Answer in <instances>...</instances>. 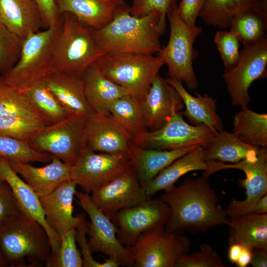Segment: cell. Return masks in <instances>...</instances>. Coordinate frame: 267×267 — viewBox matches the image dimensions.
I'll return each mask as SVG.
<instances>
[{
  "instance_id": "cell-1",
  "label": "cell",
  "mask_w": 267,
  "mask_h": 267,
  "mask_svg": "<svg viewBox=\"0 0 267 267\" xmlns=\"http://www.w3.org/2000/svg\"><path fill=\"white\" fill-rule=\"evenodd\" d=\"M158 199L170 210L165 225L168 232H204L217 225L229 223L218 195L210 185L208 177L203 175L185 179L179 186L165 191Z\"/></svg>"
},
{
  "instance_id": "cell-2",
  "label": "cell",
  "mask_w": 267,
  "mask_h": 267,
  "mask_svg": "<svg viewBox=\"0 0 267 267\" xmlns=\"http://www.w3.org/2000/svg\"><path fill=\"white\" fill-rule=\"evenodd\" d=\"M127 5L105 27L93 30V37L104 53H133L149 55L160 50V38L166 27V15L154 11L137 17Z\"/></svg>"
},
{
  "instance_id": "cell-3",
  "label": "cell",
  "mask_w": 267,
  "mask_h": 267,
  "mask_svg": "<svg viewBox=\"0 0 267 267\" xmlns=\"http://www.w3.org/2000/svg\"><path fill=\"white\" fill-rule=\"evenodd\" d=\"M0 253L8 267H38L47 261L51 248L42 225L22 212L0 228Z\"/></svg>"
},
{
  "instance_id": "cell-4",
  "label": "cell",
  "mask_w": 267,
  "mask_h": 267,
  "mask_svg": "<svg viewBox=\"0 0 267 267\" xmlns=\"http://www.w3.org/2000/svg\"><path fill=\"white\" fill-rule=\"evenodd\" d=\"M61 25V17L56 25L26 37L17 62L9 71L0 75L1 81L23 91L51 72L54 52Z\"/></svg>"
},
{
  "instance_id": "cell-5",
  "label": "cell",
  "mask_w": 267,
  "mask_h": 267,
  "mask_svg": "<svg viewBox=\"0 0 267 267\" xmlns=\"http://www.w3.org/2000/svg\"><path fill=\"white\" fill-rule=\"evenodd\" d=\"M62 25L53 55L52 71L81 75L105 54L93 37V29L81 23L73 14H61Z\"/></svg>"
},
{
  "instance_id": "cell-6",
  "label": "cell",
  "mask_w": 267,
  "mask_h": 267,
  "mask_svg": "<svg viewBox=\"0 0 267 267\" xmlns=\"http://www.w3.org/2000/svg\"><path fill=\"white\" fill-rule=\"evenodd\" d=\"M170 34L167 45L162 46L158 56L168 67V78L184 82L187 89L194 90L198 86L193 67L198 56L193 45L202 32L201 26L190 27L180 18L176 0L167 13Z\"/></svg>"
},
{
  "instance_id": "cell-7",
  "label": "cell",
  "mask_w": 267,
  "mask_h": 267,
  "mask_svg": "<svg viewBox=\"0 0 267 267\" xmlns=\"http://www.w3.org/2000/svg\"><path fill=\"white\" fill-rule=\"evenodd\" d=\"M94 63L104 75L125 88L139 103L164 65L158 56L133 53H105Z\"/></svg>"
},
{
  "instance_id": "cell-8",
  "label": "cell",
  "mask_w": 267,
  "mask_h": 267,
  "mask_svg": "<svg viewBox=\"0 0 267 267\" xmlns=\"http://www.w3.org/2000/svg\"><path fill=\"white\" fill-rule=\"evenodd\" d=\"M86 119L71 115L57 123L45 125L28 143L37 150L57 157L71 167L87 147Z\"/></svg>"
},
{
  "instance_id": "cell-9",
  "label": "cell",
  "mask_w": 267,
  "mask_h": 267,
  "mask_svg": "<svg viewBox=\"0 0 267 267\" xmlns=\"http://www.w3.org/2000/svg\"><path fill=\"white\" fill-rule=\"evenodd\" d=\"M190 247L186 235L168 232L163 226L143 233L130 249L135 267H176Z\"/></svg>"
},
{
  "instance_id": "cell-10",
  "label": "cell",
  "mask_w": 267,
  "mask_h": 267,
  "mask_svg": "<svg viewBox=\"0 0 267 267\" xmlns=\"http://www.w3.org/2000/svg\"><path fill=\"white\" fill-rule=\"evenodd\" d=\"M206 162L208 168L203 175L208 178L217 171L228 169L242 170L246 175V178L239 181L245 190L246 198L242 201L232 199L225 210L229 219L250 213L257 201L267 194V147L260 148L256 157L245 158L235 163L225 164L215 160Z\"/></svg>"
},
{
  "instance_id": "cell-11",
  "label": "cell",
  "mask_w": 267,
  "mask_h": 267,
  "mask_svg": "<svg viewBox=\"0 0 267 267\" xmlns=\"http://www.w3.org/2000/svg\"><path fill=\"white\" fill-rule=\"evenodd\" d=\"M75 196L78 204L90 219V222H88L87 234L92 252L102 253L115 260L119 266H134L130 249L118 240L117 228L111 219L97 208L89 194L76 191Z\"/></svg>"
},
{
  "instance_id": "cell-12",
  "label": "cell",
  "mask_w": 267,
  "mask_h": 267,
  "mask_svg": "<svg viewBox=\"0 0 267 267\" xmlns=\"http://www.w3.org/2000/svg\"><path fill=\"white\" fill-rule=\"evenodd\" d=\"M267 38L244 46L236 65L222 77L234 106H247L251 101L249 89L256 80L267 76Z\"/></svg>"
},
{
  "instance_id": "cell-13",
  "label": "cell",
  "mask_w": 267,
  "mask_h": 267,
  "mask_svg": "<svg viewBox=\"0 0 267 267\" xmlns=\"http://www.w3.org/2000/svg\"><path fill=\"white\" fill-rule=\"evenodd\" d=\"M216 133L205 126L188 124L179 111L162 128L140 134L134 138L133 142L142 148L158 150H175L192 146L204 148Z\"/></svg>"
},
{
  "instance_id": "cell-14",
  "label": "cell",
  "mask_w": 267,
  "mask_h": 267,
  "mask_svg": "<svg viewBox=\"0 0 267 267\" xmlns=\"http://www.w3.org/2000/svg\"><path fill=\"white\" fill-rule=\"evenodd\" d=\"M170 214L167 204L150 197L134 206L118 211L111 220L117 228L118 240L130 248L143 233L165 226Z\"/></svg>"
},
{
  "instance_id": "cell-15",
  "label": "cell",
  "mask_w": 267,
  "mask_h": 267,
  "mask_svg": "<svg viewBox=\"0 0 267 267\" xmlns=\"http://www.w3.org/2000/svg\"><path fill=\"white\" fill-rule=\"evenodd\" d=\"M132 166L128 155L97 153L86 147L70 167V178L89 194Z\"/></svg>"
},
{
  "instance_id": "cell-16",
  "label": "cell",
  "mask_w": 267,
  "mask_h": 267,
  "mask_svg": "<svg viewBox=\"0 0 267 267\" xmlns=\"http://www.w3.org/2000/svg\"><path fill=\"white\" fill-rule=\"evenodd\" d=\"M91 193L94 203L110 219L118 211L134 206L148 198L133 166Z\"/></svg>"
},
{
  "instance_id": "cell-17",
  "label": "cell",
  "mask_w": 267,
  "mask_h": 267,
  "mask_svg": "<svg viewBox=\"0 0 267 267\" xmlns=\"http://www.w3.org/2000/svg\"><path fill=\"white\" fill-rule=\"evenodd\" d=\"M87 147L94 152L126 154L134 144L127 130L109 113L86 117Z\"/></svg>"
},
{
  "instance_id": "cell-18",
  "label": "cell",
  "mask_w": 267,
  "mask_h": 267,
  "mask_svg": "<svg viewBox=\"0 0 267 267\" xmlns=\"http://www.w3.org/2000/svg\"><path fill=\"white\" fill-rule=\"evenodd\" d=\"M140 106L148 131H154L182 109L184 104L176 89L158 74Z\"/></svg>"
},
{
  "instance_id": "cell-19",
  "label": "cell",
  "mask_w": 267,
  "mask_h": 267,
  "mask_svg": "<svg viewBox=\"0 0 267 267\" xmlns=\"http://www.w3.org/2000/svg\"><path fill=\"white\" fill-rule=\"evenodd\" d=\"M0 178L10 186L22 211L44 227L51 245V256L55 254L60 246V237L48 225L40 197L31 187L20 178L9 161L1 157H0Z\"/></svg>"
},
{
  "instance_id": "cell-20",
  "label": "cell",
  "mask_w": 267,
  "mask_h": 267,
  "mask_svg": "<svg viewBox=\"0 0 267 267\" xmlns=\"http://www.w3.org/2000/svg\"><path fill=\"white\" fill-rule=\"evenodd\" d=\"M42 80L69 115L87 117L95 114L86 97L81 75L52 71Z\"/></svg>"
},
{
  "instance_id": "cell-21",
  "label": "cell",
  "mask_w": 267,
  "mask_h": 267,
  "mask_svg": "<svg viewBox=\"0 0 267 267\" xmlns=\"http://www.w3.org/2000/svg\"><path fill=\"white\" fill-rule=\"evenodd\" d=\"M77 186L73 181L68 180L49 195L40 198L48 225L59 235L69 229H76L84 216H73Z\"/></svg>"
},
{
  "instance_id": "cell-22",
  "label": "cell",
  "mask_w": 267,
  "mask_h": 267,
  "mask_svg": "<svg viewBox=\"0 0 267 267\" xmlns=\"http://www.w3.org/2000/svg\"><path fill=\"white\" fill-rule=\"evenodd\" d=\"M59 13L69 12L93 30L107 25L128 4L124 0H55Z\"/></svg>"
},
{
  "instance_id": "cell-23",
  "label": "cell",
  "mask_w": 267,
  "mask_h": 267,
  "mask_svg": "<svg viewBox=\"0 0 267 267\" xmlns=\"http://www.w3.org/2000/svg\"><path fill=\"white\" fill-rule=\"evenodd\" d=\"M9 162L40 198L49 195L63 182L71 179L70 167L53 155L49 163L41 167L30 163Z\"/></svg>"
},
{
  "instance_id": "cell-24",
  "label": "cell",
  "mask_w": 267,
  "mask_h": 267,
  "mask_svg": "<svg viewBox=\"0 0 267 267\" xmlns=\"http://www.w3.org/2000/svg\"><path fill=\"white\" fill-rule=\"evenodd\" d=\"M86 97L96 114L109 113L116 100L130 94L124 87L104 75L93 63L81 75Z\"/></svg>"
},
{
  "instance_id": "cell-25",
  "label": "cell",
  "mask_w": 267,
  "mask_h": 267,
  "mask_svg": "<svg viewBox=\"0 0 267 267\" xmlns=\"http://www.w3.org/2000/svg\"><path fill=\"white\" fill-rule=\"evenodd\" d=\"M198 146L175 150L144 148L134 143L128 153L141 186L144 190L146 184L162 170L174 161Z\"/></svg>"
},
{
  "instance_id": "cell-26",
  "label": "cell",
  "mask_w": 267,
  "mask_h": 267,
  "mask_svg": "<svg viewBox=\"0 0 267 267\" xmlns=\"http://www.w3.org/2000/svg\"><path fill=\"white\" fill-rule=\"evenodd\" d=\"M165 79L181 97L185 110L181 113L192 125L205 126L215 133L223 130L222 121L217 112L215 99L207 93L202 95L196 92V96H193L182 82L168 77Z\"/></svg>"
},
{
  "instance_id": "cell-27",
  "label": "cell",
  "mask_w": 267,
  "mask_h": 267,
  "mask_svg": "<svg viewBox=\"0 0 267 267\" xmlns=\"http://www.w3.org/2000/svg\"><path fill=\"white\" fill-rule=\"evenodd\" d=\"M0 22L24 40L43 28L33 0H0Z\"/></svg>"
},
{
  "instance_id": "cell-28",
  "label": "cell",
  "mask_w": 267,
  "mask_h": 267,
  "mask_svg": "<svg viewBox=\"0 0 267 267\" xmlns=\"http://www.w3.org/2000/svg\"><path fill=\"white\" fill-rule=\"evenodd\" d=\"M207 168L204 147L197 146L174 161L151 180L144 188L146 196L150 198L159 191L169 190L184 175L193 171H205Z\"/></svg>"
},
{
  "instance_id": "cell-29",
  "label": "cell",
  "mask_w": 267,
  "mask_h": 267,
  "mask_svg": "<svg viewBox=\"0 0 267 267\" xmlns=\"http://www.w3.org/2000/svg\"><path fill=\"white\" fill-rule=\"evenodd\" d=\"M229 244L237 243L252 250L267 249V214L250 213L229 219Z\"/></svg>"
},
{
  "instance_id": "cell-30",
  "label": "cell",
  "mask_w": 267,
  "mask_h": 267,
  "mask_svg": "<svg viewBox=\"0 0 267 267\" xmlns=\"http://www.w3.org/2000/svg\"><path fill=\"white\" fill-rule=\"evenodd\" d=\"M204 149L206 161L215 160L235 163L245 158L256 157L260 148L246 144L233 133L222 130L216 133Z\"/></svg>"
},
{
  "instance_id": "cell-31",
  "label": "cell",
  "mask_w": 267,
  "mask_h": 267,
  "mask_svg": "<svg viewBox=\"0 0 267 267\" xmlns=\"http://www.w3.org/2000/svg\"><path fill=\"white\" fill-rule=\"evenodd\" d=\"M264 6L267 0H207L198 17L208 25L226 30L237 14Z\"/></svg>"
},
{
  "instance_id": "cell-32",
  "label": "cell",
  "mask_w": 267,
  "mask_h": 267,
  "mask_svg": "<svg viewBox=\"0 0 267 267\" xmlns=\"http://www.w3.org/2000/svg\"><path fill=\"white\" fill-rule=\"evenodd\" d=\"M233 117V134L243 142L261 148L267 146V114L257 113L247 106Z\"/></svg>"
},
{
  "instance_id": "cell-33",
  "label": "cell",
  "mask_w": 267,
  "mask_h": 267,
  "mask_svg": "<svg viewBox=\"0 0 267 267\" xmlns=\"http://www.w3.org/2000/svg\"><path fill=\"white\" fill-rule=\"evenodd\" d=\"M229 28L244 46L267 37V6L237 14L231 20Z\"/></svg>"
},
{
  "instance_id": "cell-34",
  "label": "cell",
  "mask_w": 267,
  "mask_h": 267,
  "mask_svg": "<svg viewBox=\"0 0 267 267\" xmlns=\"http://www.w3.org/2000/svg\"><path fill=\"white\" fill-rule=\"evenodd\" d=\"M23 92L46 125L57 123L71 115L42 80L35 82Z\"/></svg>"
},
{
  "instance_id": "cell-35",
  "label": "cell",
  "mask_w": 267,
  "mask_h": 267,
  "mask_svg": "<svg viewBox=\"0 0 267 267\" xmlns=\"http://www.w3.org/2000/svg\"><path fill=\"white\" fill-rule=\"evenodd\" d=\"M109 112L133 138L148 131L140 103L131 94L114 101L110 106Z\"/></svg>"
},
{
  "instance_id": "cell-36",
  "label": "cell",
  "mask_w": 267,
  "mask_h": 267,
  "mask_svg": "<svg viewBox=\"0 0 267 267\" xmlns=\"http://www.w3.org/2000/svg\"><path fill=\"white\" fill-rule=\"evenodd\" d=\"M9 116L44 121L23 91L4 84L0 79V117Z\"/></svg>"
},
{
  "instance_id": "cell-37",
  "label": "cell",
  "mask_w": 267,
  "mask_h": 267,
  "mask_svg": "<svg viewBox=\"0 0 267 267\" xmlns=\"http://www.w3.org/2000/svg\"><path fill=\"white\" fill-rule=\"evenodd\" d=\"M52 155L36 150L28 143L0 135V157L24 163L50 162Z\"/></svg>"
},
{
  "instance_id": "cell-38",
  "label": "cell",
  "mask_w": 267,
  "mask_h": 267,
  "mask_svg": "<svg viewBox=\"0 0 267 267\" xmlns=\"http://www.w3.org/2000/svg\"><path fill=\"white\" fill-rule=\"evenodd\" d=\"M76 228L69 229L59 235L60 244L56 253L50 256L45 265L47 267H82L81 254L76 244Z\"/></svg>"
},
{
  "instance_id": "cell-39",
  "label": "cell",
  "mask_w": 267,
  "mask_h": 267,
  "mask_svg": "<svg viewBox=\"0 0 267 267\" xmlns=\"http://www.w3.org/2000/svg\"><path fill=\"white\" fill-rule=\"evenodd\" d=\"M45 125L44 121L37 119L0 117V135L28 143Z\"/></svg>"
},
{
  "instance_id": "cell-40",
  "label": "cell",
  "mask_w": 267,
  "mask_h": 267,
  "mask_svg": "<svg viewBox=\"0 0 267 267\" xmlns=\"http://www.w3.org/2000/svg\"><path fill=\"white\" fill-rule=\"evenodd\" d=\"M23 41L0 22V73L5 74L17 62Z\"/></svg>"
},
{
  "instance_id": "cell-41",
  "label": "cell",
  "mask_w": 267,
  "mask_h": 267,
  "mask_svg": "<svg viewBox=\"0 0 267 267\" xmlns=\"http://www.w3.org/2000/svg\"><path fill=\"white\" fill-rule=\"evenodd\" d=\"M214 42L217 47L224 66V72L237 63L239 57V41L230 31L220 30L214 37Z\"/></svg>"
},
{
  "instance_id": "cell-42",
  "label": "cell",
  "mask_w": 267,
  "mask_h": 267,
  "mask_svg": "<svg viewBox=\"0 0 267 267\" xmlns=\"http://www.w3.org/2000/svg\"><path fill=\"white\" fill-rule=\"evenodd\" d=\"M220 255L212 247L204 243L194 253L183 255L177 263L176 267H225Z\"/></svg>"
},
{
  "instance_id": "cell-43",
  "label": "cell",
  "mask_w": 267,
  "mask_h": 267,
  "mask_svg": "<svg viewBox=\"0 0 267 267\" xmlns=\"http://www.w3.org/2000/svg\"><path fill=\"white\" fill-rule=\"evenodd\" d=\"M88 222L85 215L76 228V241L78 242L81 250L83 267H117L118 263L111 258H108L104 262L100 263L96 261L92 256L91 250L86 238L87 234Z\"/></svg>"
},
{
  "instance_id": "cell-44",
  "label": "cell",
  "mask_w": 267,
  "mask_h": 267,
  "mask_svg": "<svg viewBox=\"0 0 267 267\" xmlns=\"http://www.w3.org/2000/svg\"><path fill=\"white\" fill-rule=\"evenodd\" d=\"M22 212L10 186L0 178V228Z\"/></svg>"
},
{
  "instance_id": "cell-45",
  "label": "cell",
  "mask_w": 267,
  "mask_h": 267,
  "mask_svg": "<svg viewBox=\"0 0 267 267\" xmlns=\"http://www.w3.org/2000/svg\"><path fill=\"white\" fill-rule=\"evenodd\" d=\"M176 0H133L130 6V14L135 17L144 16L159 11L167 15L169 9Z\"/></svg>"
},
{
  "instance_id": "cell-46",
  "label": "cell",
  "mask_w": 267,
  "mask_h": 267,
  "mask_svg": "<svg viewBox=\"0 0 267 267\" xmlns=\"http://www.w3.org/2000/svg\"><path fill=\"white\" fill-rule=\"evenodd\" d=\"M207 0H181L178 5L179 15L189 27H193L199 13Z\"/></svg>"
},
{
  "instance_id": "cell-47",
  "label": "cell",
  "mask_w": 267,
  "mask_h": 267,
  "mask_svg": "<svg viewBox=\"0 0 267 267\" xmlns=\"http://www.w3.org/2000/svg\"><path fill=\"white\" fill-rule=\"evenodd\" d=\"M41 16L43 28L47 29L56 25L61 18L55 0H33Z\"/></svg>"
},
{
  "instance_id": "cell-48",
  "label": "cell",
  "mask_w": 267,
  "mask_h": 267,
  "mask_svg": "<svg viewBox=\"0 0 267 267\" xmlns=\"http://www.w3.org/2000/svg\"><path fill=\"white\" fill-rule=\"evenodd\" d=\"M250 264L254 267H267V249L256 248L253 249Z\"/></svg>"
},
{
  "instance_id": "cell-49",
  "label": "cell",
  "mask_w": 267,
  "mask_h": 267,
  "mask_svg": "<svg viewBox=\"0 0 267 267\" xmlns=\"http://www.w3.org/2000/svg\"><path fill=\"white\" fill-rule=\"evenodd\" d=\"M252 250L248 247L243 245L241 254L236 263L239 267H246L250 264L252 258Z\"/></svg>"
},
{
  "instance_id": "cell-50",
  "label": "cell",
  "mask_w": 267,
  "mask_h": 267,
  "mask_svg": "<svg viewBox=\"0 0 267 267\" xmlns=\"http://www.w3.org/2000/svg\"><path fill=\"white\" fill-rule=\"evenodd\" d=\"M229 245L228 258L230 262L235 264L242 251L243 245L237 243Z\"/></svg>"
},
{
  "instance_id": "cell-51",
  "label": "cell",
  "mask_w": 267,
  "mask_h": 267,
  "mask_svg": "<svg viewBox=\"0 0 267 267\" xmlns=\"http://www.w3.org/2000/svg\"><path fill=\"white\" fill-rule=\"evenodd\" d=\"M250 213L261 214H267V194L264 195L257 201L252 208Z\"/></svg>"
},
{
  "instance_id": "cell-52",
  "label": "cell",
  "mask_w": 267,
  "mask_h": 267,
  "mask_svg": "<svg viewBox=\"0 0 267 267\" xmlns=\"http://www.w3.org/2000/svg\"><path fill=\"white\" fill-rule=\"evenodd\" d=\"M8 267V264L3 259V257L0 253V267Z\"/></svg>"
}]
</instances>
